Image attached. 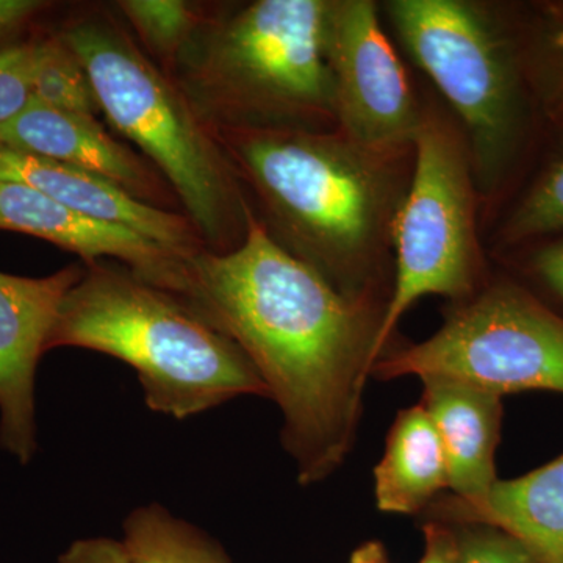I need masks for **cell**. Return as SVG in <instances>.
Instances as JSON below:
<instances>
[{"label":"cell","mask_w":563,"mask_h":563,"mask_svg":"<svg viewBox=\"0 0 563 563\" xmlns=\"http://www.w3.org/2000/svg\"><path fill=\"white\" fill-rule=\"evenodd\" d=\"M60 40L87 70L99 110L168 181L207 251L235 250L246 235L250 202L179 85L106 14L74 22Z\"/></svg>","instance_id":"cell-5"},{"label":"cell","mask_w":563,"mask_h":563,"mask_svg":"<svg viewBox=\"0 0 563 563\" xmlns=\"http://www.w3.org/2000/svg\"><path fill=\"white\" fill-rule=\"evenodd\" d=\"M0 231L47 240L79 255L85 265L110 258L181 298L190 288L191 258L181 257L132 229L62 206L25 185L0 180Z\"/></svg>","instance_id":"cell-11"},{"label":"cell","mask_w":563,"mask_h":563,"mask_svg":"<svg viewBox=\"0 0 563 563\" xmlns=\"http://www.w3.org/2000/svg\"><path fill=\"white\" fill-rule=\"evenodd\" d=\"M117 5L155 65L169 77L207 20L202 9L184 0H122Z\"/></svg>","instance_id":"cell-18"},{"label":"cell","mask_w":563,"mask_h":563,"mask_svg":"<svg viewBox=\"0 0 563 563\" xmlns=\"http://www.w3.org/2000/svg\"><path fill=\"white\" fill-rule=\"evenodd\" d=\"M51 333L54 347L131 366L152 412L185 420L240 396L269 398L247 355L190 301L118 262L84 263Z\"/></svg>","instance_id":"cell-3"},{"label":"cell","mask_w":563,"mask_h":563,"mask_svg":"<svg viewBox=\"0 0 563 563\" xmlns=\"http://www.w3.org/2000/svg\"><path fill=\"white\" fill-rule=\"evenodd\" d=\"M372 376L453 380L501 398L526 390L563 393V317L523 285L488 279L448 309L431 339L385 352Z\"/></svg>","instance_id":"cell-8"},{"label":"cell","mask_w":563,"mask_h":563,"mask_svg":"<svg viewBox=\"0 0 563 563\" xmlns=\"http://www.w3.org/2000/svg\"><path fill=\"white\" fill-rule=\"evenodd\" d=\"M121 542L131 563H233L213 537L157 503L128 515Z\"/></svg>","instance_id":"cell-17"},{"label":"cell","mask_w":563,"mask_h":563,"mask_svg":"<svg viewBox=\"0 0 563 563\" xmlns=\"http://www.w3.org/2000/svg\"><path fill=\"white\" fill-rule=\"evenodd\" d=\"M57 563H131L121 540L87 537L69 544Z\"/></svg>","instance_id":"cell-24"},{"label":"cell","mask_w":563,"mask_h":563,"mask_svg":"<svg viewBox=\"0 0 563 563\" xmlns=\"http://www.w3.org/2000/svg\"><path fill=\"white\" fill-rule=\"evenodd\" d=\"M477 192L459 122L426 106L415 140L412 180L393 236L395 272L377 355L393 347L396 325L424 296L466 301L488 282L477 235ZM377 358V361H379Z\"/></svg>","instance_id":"cell-7"},{"label":"cell","mask_w":563,"mask_h":563,"mask_svg":"<svg viewBox=\"0 0 563 563\" xmlns=\"http://www.w3.org/2000/svg\"><path fill=\"white\" fill-rule=\"evenodd\" d=\"M211 132L274 242L347 298L388 302L415 146L380 150L339 129Z\"/></svg>","instance_id":"cell-2"},{"label":"cell","mask_w":563,"mask_h":563,"mask_svg":"<svg viewBox=\"0 0 563 563\" xmlns=\"http://www.w3.org/2000/svg\"><path fill=\"white\" fill-rule=\"evenodd\" d=\"M35 43L0 51V125L16 118L32 101Z\"/></svg>","instance_id":"cell-23"},{"label":"cell","mask_w":563,"mask_h":563,"mask_svg":"<svg viewBox=\"0 0 563 563\" xmlns=\"http://www.w3.org/2000/svg\"><path fill=\"white\" fill-rule=\"evenodd\" d=\"M533 279L563 302V239L537 250L529 265Z\"/></svg>","instance_id":"cell-25"},{"label":"cell","mask_w":563,"mask_h":563,"mask_svg":"<svg viewBox=\"0 0 563 563\" xmlns=\"http://www.w3.org/2000/svg\"><path fill=\"white\" fill-rule=\"evenodd\" d=\"M426 512L442 523L499 529L537 562L563 563V454L517 479H498L483 498L440 496Z\"/></svg>","instance_id":"cell-14"},{"label":"cell","mask_w":563,"mask_h":563,"mask_svg":"<svg viewBox=\"0 0 563 563\" xmlns=\"http://www.w3.org/2000/svg\"><path fill=\"white\" fill-rule=\"evenodd\" d=\"M43 5L35 0H0V35L16 27Z\"/></svg>","instance_id":"cell-27"},{"label":"cell","mask_w":563,"mask_h":563,"mask_svg":"<svg viewBox=\"0 0 563 563\" xmlns=\"http://www.w3.org/2000/svg\"><path fill=\"white\" fill-rule=\"evenodd\" d=\"M84 269L69 265L36 279L0 273V448L22 465L38 450L36 369Z\"/></svg>","instance_id":"cell-10"},{"label":"cell","mask_w":563,"mask_h":563,"mask_svg":"<svg viewBox=\"0 0 563 563\" xmlns=\"http://www.w3.org/2000/svg\"><path fill=\"white\" fill-rule=\"evenodd\" d=\"M444 488H450L446 455L431 418L421 404L401 410L374 468L377 509L398 515L426 512Z\"/></svg>","instance_id":"cell-16"},{"label":"cell","mask_w":563,"mask_h":563,"mask_svg":"<svg viewBox=\"0 0 563 563\" xmlns=\"http://www.w3.org/2000/svg\"><path fill=\"white\" fill-rule=\"evenodd\" d=\"M350 563H390L387 551L380 542H366L352 553Z\"/></svg>","instance_id":"cell-28"},{"label":"cell","mask_w":563,"mask_h":563,"mask_svg":"<svg viewBox=\"0 0 563 563\" xmlns=\"http://www.w3.org/2000/svg\"><path fill=\"white\" fill-rule=\"evenodd\" d=\"M521 36L533 98L563 124V3L543 7Z\"/></svg>","instance_id":"cell-21"},{"label":"cell","mask_w":563,"mask_h":563,"mask_svg":"<svg viewBox=\"0 0 563 563\" xmlns=\"http://www.w3.org/2000/svg\"><path fill=\"white\" fill-rule=\"evenodd\" d=\"M0 143L95 174L158 209L169 210L176 198L154 165L114 140L95 117L32 99L16 118L0 125Z\"/></svg>","instance_id":"cell-12"},{"label":"cell","mask_w":563,"mask_h":563,"mask_svg":"<svg viewBox=\"0 0 563 563\" xmlns=\"http://www.w3.org/2000/svg\"><path fill=\"white\" fill-rule=\"evenodd\" d=\"M185 299L242 347L268 387L299 484L328 479L354 444L388 302L336 291L274 242L251 203L235 250L191 258Z\"/></svg>","instance_id":"cell-1"},{"label":"cell","mask_w":563,"mask_h":563,"mask_svg":"<svg viewBox=\"0 0 563 563\" xmlns=\"http://www.w3.org/2000/svg\"><path fill=\"white\" fill-rule=\"evenodd\" d=\"M457 548V563H539L509 533L488 526H462Z\"/></svg>","instance_id":"cell-22"},{"label":"cell","mask_w":563,"mask_h":563,"mask_svg":"<svg viewBox=\"0 0 563 563\" xmlns=\"http://www.w3.org/2000/svg\"><path fill=\"white\" fill-rule=\"evenodd\" d=\"M0 180L25 185L87 217L132 229L181 257L192 258L207 250L185 214L141 202L102 177L3 143Z\"/></svg>","instance_id":"cell-13"},{"label":"cell","mask_w":563,"mask_h":563,"mask_svg":"<svg viewBox=\"0 0 563 563\" xmlns=\"http://www.w3.org/2000/svg\"><path fill=\"white\" fill-rule=\"evenodd\" d=\"M563 231V146L544 163L498 231L499 250Z\"/></svg>","instance_id":"cell-20"},{"label":"cell","mask_w":563,"mask_h":563,"mask_svg":"<svg viewBox=\"0 0 563 563\" xmlns=\"http://www.w3.org/2000/svg\"><path fill=\"white\" fill-rule=\"evenodd\" d=\"M384 11L459 118L479 198L498 195L525 150L536 101L520 25L474 0H390Z\"/></svg>","instance_id":"cell-6"},{"label":"cell","mask_w":563,"mask_h":563,"mask_svg":"<svg viewBox=\"0 0 563 563\" xmlns=\"http://www.w3.org/2000/svg\"><path fill=\"white\" fill-rule=\"evenodd\" d=\"M373 0H325L322 51L336 129L380 150L415 146L422 106Z\"/></svg>","instance_id":"cell-9"},{"label":"cell","mask_w":563,"mask_h":563,"mask_svg":"<svg viewBox=\"0 0 563 563\" xmlns=\"http://www.w3.org/2000/svg\"><path fill=\"white\" fill-rule=\"evenodd\" d=\"M420 404L442 442L453 495L483 498L498 483L495 454L501 439V396L453 380L422 379Z\"/></svg>","instance_id":"cell-15"},{"label":"cell","mask_w":563,"mask_h":563,"mask_svg":"<svg viewBox=\"0 0 563 563\" xmlns=\"http://www.w3.org/2000/svg\"><path fill=\"white\" fill-rule=\"evenodd\" d=\"M325 0H255L207 16L172 79L210 131H335Z\"/></svg>","instance_id":"cell-4"},{"label":"cell","mask_w":563,"mask_h":563,"mask_svg":"<svg viewBox=\"0 0 563 563\" xmlns=\"http://www.w3.org/2000/svg\"><path fill=\"white\" fill-rule=\"evenodd\" d=\"M424 554L418 563H457V532L451 525L431 520L424 525Z\"/></svg>","instance_id":"cell-26"},{"label":"cell","mask_w":563,"mask_h":563,"mask_svg":"<svg viewBox=\"0 0 563 563\" xmlns=\"http://www.w3.org/2000/svg\"><path fill=\"white\" fill-rule=\"evenodd\" d=\"M32 99L69 113L98 118L95 91L79 58L58 38L35 43Z\"/></svg>","instance_id":"cell-19"}]
</instances>
